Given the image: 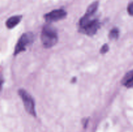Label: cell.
<instances>
[{"mask_svg": "<svg viewBox=\"0 0 133 132\" xmlns=\"http://www.w3.org/2000/svg\"><path fill=\"white\" fill-rule=\"evenodd\" d=\"M41 40L45 47L50 48L54 46L58 40L56 30L49 25H45L43 27L41 34Z\"/></svg>", "mask_w": 133, "mask_h": 132, "instance_id": "1", "label": "cell"}, {"mask_svg": "<svg viewBox=\"0 0 133 132\" xmlns=\"http://www.w3.org/2000/svg\"><path fill=\"white\" fill-rule=\"evenodd\" d=\"M34 40L33 34L31 32L25 33L20 37L18 40L14 49V55H17L21 52L25 50L26 47L32 43Z\"/></svg>", "mask_w": 133, "mask_h": 132, "instance_id": "2", "label": "cell"}, {"mask_svg": "<svg viewBox=\"0 0 133 132\" xmlns=\"http://www.w3.org/2000/svg\"><path fill=\"white\" fill-rule=\"evenodd\" d=\"M18 94L20 96L24 104L25 109L27 112L33 116H36V111L35 109V103L31 96L23 89H19L18 91Z\"/></svg>", "mask_w": 133, "mask_h": 132, "instance_id": "3", "label": "cell"}, {"mask_svg": "<svg viewBox=\"0 0 133 132\" xmlns=\"http://www.w3.org/2000/svg\"><path fill=\"white\" fill-rule=\"evenodd\" d=\"M66 15L67 13L63 9H57L45 14L44 15V18L48 22H54L63 19L66 16Z\"/></svg>", "mask_w": 133, "mask_h": 132, "instance_id": "4", "label": "cell"}, {"mask_svg": "<svg viewBox=\"0 0 133 132\" xmlns=\"http://www.w3.org/2000/svg\"><path fill=\"white\" fill-rule=\"evenodd\" d=\"M99 26L100 23L97 19H92L90 23H88L87 27L81 30V31L86 34L92 36L96 33Z\"/></svg>", "mask_w": 133, "mask_h": 132, "instance_id": "5", "label": "cell"}, {"mask_svg": "<svg viewBox=\"0 0 133 132\" xmlns=\"http://www.w3.org/2000/svg\"><path fill=\"white\" fill-rule=\"evenodd\" d=\"M22 18V16H14L9 18L6 21V27L9 29L14 28L20 22Z\"/></svg>", "mask_w": 133, "mask_h": 132, "instance_id": "6", "label": "cell"}, {"mask_svg": "<svg viewBox=\"0 0 133 132\" xmlns=\"http://www.w3.org/2000/svg\"><path fill=\"white\" fill-rule=\"evenodd\" d=\"M133 82V70L130 71L123 76V79L122 80V84L123 85L128 86L131 82Z\"/></svg>", "mask_w": 133, "mask_h": 132, "instance_id": "7", "label": "cell"}, {"mask_svg": "<svg viewBox=\"0 0 133 132\" xmlns=\"http://www.w3.org/2000/svg\"><path fill=\"white\" fill-rule=\"evenodd\" d=\"M98 6H99V1H97L92 3L88 6V9H87L86 14L92 16L93 15V14H94V13L96 12L97 8H98Z\"/></svg>", "mask_w": 133, "mask_h": 132, "instance_id": "8", "label": "cell"}, {"mask_svg": "<svg viewBox=\"0 0 133 132\" xmlns=\"http://www.w3.org/2000/svg\"><path fill=\"white\" fill-rule=\"evenodd\" d=\"M119 36V31L117 28H114L111 30L109 34V38L110 40H117Z\"/></svg>", "mask_w": 133, "mask_h": 132, "instance_id": "9", "label": "cell"}, {"mask_svg": "<svg viewBox=\"0 0 133 132\" xmlns=\"http://www.w3.org/2000/svg\"><path fill=\"white\" fill-rule=\"evenodd\" d=\"M109 49V46H108L107 44H105V45H103L102 47H101V50H100V53H101V54H105L107 52H108Z\"/></svg>", "mask_w": 133, "mask_h": 132, "instance_id": "10", "label": "cell"}, {"mask_svg": "<svg viewBox=\"0 0 133 132\" xmlns=\"http://www.w3.org/2000/svg\"><path fill=\"white\" fill-rule=\"evenodd\" d=\"M127 11H128V13L130 15L133 16V2L131 3L128 5Z\"/></svg>", "mask_w": 133, "mask_h": 132, "instance_id": "11", "label": "cell"}, {"mask_svg": "<svg viewBox=\"0 0 133 132\" xmlns=\"http://www.w3.org/2000/svg\"><path fill=\"white\" fill-rule=\"evenodd\" d=\"M3 78L2 77L0 76V92H1V89H2V86H3Z\"/></svg>", "mask_w": 133, "mask_h": 132, "instance_id": "12", "label": "cell"}, {"mask_svg": "<svg viewBox=\"0 0 133 132\" xmlns=\"http://www.w3.org/2000/svg\"><path fill=\"white\" fill-rule=\"evenodd\" d=\"M127 87H133V82H131V84H130L129 85L127 86Z\"/></svg>", "mask_w": 133, "mask_h": 132, "instance_id": "13", "label": "cell"}]
</instances>
